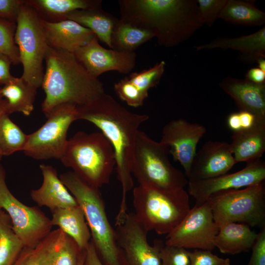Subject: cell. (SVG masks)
I'll list each match as a JSON object with an SVG mask.
<instances>
[{
    "label": "cell",
    "instance_id": "2e32d148",
    "mask_svg": "<svg viewBox=\"0 0 265 265\" xmlns=\"http://www.w3.org/2000/svg\"><path fill=\"white\" fill-rule=\"evenodd\" d=\"M74 54L87 72L97 79L109 71L121 74L131 72L135 66L136 58L135 52H123L104 48L100 44L96 35Z\"/></svg>",
    "mask_w": 265,
    "mask_h": 265
},
{
    "label": "cell",
    "instance_id": "4dcf8cb0",
    "mask_svg": "<svg viewBox=\"0 0 265 265\" xmlns=\"http://www.w3.org/2000/svg\"><path fill=\"white\" fill-rule=\"evenodd\" d=\"M83 251L72 238L60 230L56 240L47 253L44 265H78Z\"/></svg>",
    "mask_w": 265,
    "mask_h": 265
},
{
    "label": "cell",
    "instance_id": "60d3db41",
    "mask_svg": "<svg viewBox=\"0 0 265 265\" xmlns=\"http://www.w3.org/2000/svg\"><path fill=\"white\" fill-rule=\"evenodd\" d=\"M247 265H265V226L258 233Z\"/></svg>",
    "mask_w": 265,
    "mask_h": 265
},
{
    "label": "cell",
    "instance_id": "ba28073f",
    "mask_svg": "<svg viewBox=\"0 0 265 265\" xmlns=\"http://www.w3.org/2000/svg\"><path fill=\"white\" fill-rule=\"evenodd\" d=\"M206 202L218 227L229 222L252 227L265 226V181L213 194Z\"/></svg>",
    "mask_w": 265,
    "mask_h": 265
},
{
    "label": "cell",
    "instance_id": "5b68a950",
    "mask_svg": "<svg viewBox=\"0 0 265 265\" xmlns=\"http://www.w3.org/2000/svg\"><path fill=\"white\" fill-rule=\"evenodd\" d=\"M60 160L82 180L99 189L109 183L116 166L114 149L102 132H76L68 140Z\"/></svg>",
    "mask_w": 265,
    "mask_h": 265
},
{
    "label": "cell",
    "instance_id": "e575fe53",
    "mask_svg": "<svg viewBox=\"0 0 265 265\" xmlns=\"http://www.w3.org/2000/svg\"><path fill=\"white\" fill-rule=\"evenodd\" d=\"M16 28V23L0 19V53L8 56L15 65L21 63L14 40Z\"/></svg>",
    "mask_w": 265,
    "mask_h": 265
},
{
    "label": "cell",
    "instance_id": "3957f363",
    "mask_svg": "<svg viewBox=\"0 0 265 265\" xmlns=\"http://www.w3.org/2000/svg\"><path fill=\"white\" fill-rule=\"evenodd\" d=\"M44 60L41 109L45 116L59 105L86 106L105 93L103 83L87 72L74 53L48 46Z\"/></svg>",
    "mask_w": 265,
    "mask_h": 265
},
{
    "label": "cell",
    "instance_id": "e0dca14e",
    "mask_svg": "<svg viewBox=\"0 0 265 265\" xmlns=\"http://www.w3.org/2000/svg\"><path fill=\"white\" fill-rule=\"evenodd\" d=\"M236 163L229 143L223 141H207L196 153L188 181L210 179L225 174Z\"/></svg>",
    "mask_w": 265,
    "mask_h": 265
},
{
    "label": "cell",
    "instance_id": "ab89813d",
    "mask_svg": "<svg viewBox=\"0 0 265 265\" xmlns=\"http://www.w3.org/2000/svg\"><path fill=\"white\" fill-rule=\"evenodd\" d=\"M24 0H0V19L16 23Z\"/></svg>",
    "mask_w": 265,
    "mask_h": 265
},
{
    "label": "cell",
    "instance_id": "d6986e66",
    "mask_svg": "<svg viewBox=\"0 0 265 265\" xmlns=\"http://www.w3.org/2000/svg\"><path fill=\"white\" fill-rule=\"evenodd\" d=\"M39 168L43 176L42 184L39 188L30 192L32 200L38 206H45L52 211L79 205L60 180L55 168L45 164H41Z\"/></svg>",
    "mask_w": 265,
    "mask_h": 265
},
{
    "label": "cell",
    "instance_id": "52a82bcc",
    "mask_svg": "<svg viewBox=\"0 0 265 265\" xmlns=\"http://www.w3.org/2000/svg\"><path fill=\"white\" fill-rule=\"evenodd\" d=\"M168 147L138 131L133 147L131 171L139 185L167 189L184 188L188 179L171 163Z\"/></svg>",
    "mask_w": 265,
    "mask_h": 265
},
{
    "label": "cell",
    "instance_id": "bcb514c9",
    "mask_svg": "<svg viewBox=\"0 0 265 265\" xmlns=\"http://www.w3.org/2000/svg\"><path fill=\"white\" fill-rule=\"evenodd\" d=\"M227 123L228 128L231 129L233 132L241 129L238 112L230 114L227 117Z\"/></svg>",
    "mask_w": 265,
    "mask_h": 265
},
{
    "label": "cell",
    "instance_id": "30bf717a",
    "mask_svg": "<svg viewBox=\"0 0 265 265\" xmlns=\"http://www.w3.org/2000/svg\"><path fill=\"white\" fill-rule=\"evenodd\" d=\"M46 117V122L28 134L23 151L26 156L35 159L60 160L68 141L67 131L71 124L77 120V106L69 104L59 105Z\"/></svg>",
    "mask_w": 265,
    "mask_h": 265
},
{
    "label": "cell",
    "instance_id": "7dc6e473",
    "mask_svg": "<svg viewBox=\"0 0 265 265\" xmlns=\"http://www.w3.org/2000/svg\"><path fill=\"white\" fill-rule=\"evenodd\" d=\"M5 113L8 114L7 112V102L0 94V117ZM2 158V156L0 154V160Z\"/></svg>",
    "mask_w": 265,
    "mask_h": 265
},
{
    "label": "cell",
    "instance_id": "8d00e7d4",
    "mask_svg": "<svg viewBox=\"0 0 265 265\" xmlns=\"http://www.w3.org/2000/svg\"><path fill=\"white\" fill-rule=\"evenodd\" d=\"M228 0H197L201 20L212 26L225 6Z\"/></svg>",
    "mask_w": 265,
    "mask_h": 265
},
{
    "label": "cell",
    "instance_id": "d590c367",
    "mask_svg": "<svg viewBox=\"0 0 265 265\" xmlns=\"http://www.w3.org/2000/svg\"><path fill=\"white\" fill-rule=\"evenodd\" d=\"M114 90L118 97L131 106H141L146 99L128 77L115 82Z\"/></svg>",
    "mask_w": 265,
    "mask_h": 265
},
{
    "label": "cell",
    "instance_id": "1f68e13d",
    "mask_svg": "<svg viewBox=\"0 0 265 265\" xmlns=\"http://www.w3.org/2000/svg\"><path fill=\"white\" fill-rule=\"evenodd\" d=\"M27 136L11 120L9 114L5 113L0 117V154L2 157L23 151Z\"/></svg>",
    "mask_w": 265,
    "mask_h": 265
},
{
    "label": "cell",
    "instance_id": "83f0119b",
    "mask_svg": "<svg viewBox=\"0 0 265 265\" xmlns=\"http://www.w3.org/2000/svg\"><path fill=\"white\" fill-rule=\"evenodd\" d=\"M154 37V34L148 29L120 18L111 34L112 49L119 52H133Z\"/></svg>",
    "mask_w": 265,
    "mask_h": 265
},
{
    "label": "cell",
    "instance_id": "ffe728a7",
    "mask_svg": "<svg viewBox=\"0 0 265 265\" xmlns=\"http://www.w3.org/2000/svg\"><path fill=\"white\" fill-rule=\"evenodd\" d=\"M42 23L48 46L53 49L74 53L95 35L89 29L71 20L55 23L42 20Z\"/></svg>",
    "mask_w": 265,
    "mask_h": 265
},
{
    "label": "cell",
    "instance_id": "8992f818",
    "mask_svg": "<svg viewBox=\"0 0 265 265\" xmlns=\"http://www.w3.org/2000/svg\"><path fill=\"white\" fill-rule=\"evenodd\" d=\"M133 212L149 232L167 235L190 210L189 194L184 188L167 189L139 185L133 189Z\"/></svg>",
    "mask_w": 265,
    "mask_h": 265
},
{
    "label": "cell",
    "instance_id": "ac0fdd59",
    "mask_svg": "<svg viewBox=\"0 0 265 265\" xmlns=\"http://www.w3.org/2000/svg\"><path fill=\"white\" fill-rule=\"evenodd\" d=\"M219 86L234 100L239 111L265 118V83H256L246 79L226 77Z\"/></svg>",
    "mask_w": 265,
    "mask_h": 265
},
{
    "label": "cell",
    "instance_id": "44dd1931",
    "mask_svg": "<svg viewBox=\"0 0 265 265\" xmlns=\"http://www.w3.org/2000/svg\"><path fill=\"white\" fill-rule=\"evenodd\" d=\"M196 51L212 50H233L238 51L237 59L247 64H254L265 58V26L256 32L239 37L228 38L218 37L208 43L195 46Z\"/></svg>",
    "mask_w": 265,
    "mask_h": 265
},
{
    "label": "cell",
    "instance_id": "484cf974",
    "mask_svg": "<svg viewBox=\"0 0 265 265\" xmlns=\"http://www.w3.org/2000/svg\"><path fill=\"white\" fill-rule=\"evenodd\" d=\"M44 21L55 23L67 20L73 11L102 6L100 0H26Z\"/></svg>",
    "mask_w": 265,
    "mask_h": 265
},
{
    "label": "cell",
    "instance_id": "4316f807",
    "mask_svg": "<svg viewBox=\"0 0 265 265\" xmlns=\"http://www.w3.org/2000/svg\"><path fill=\"white\" fill-rule=\"evenodd\" d=\"M37 89L22 77H15L0 87V94L7 102V113L20 112L29 116L34 109Z\"/></svg>",
    "mask_w": 265,
    "mask_h": 265
},
{
    "label": "cell",
    "instance_id": "7c38bea8",
    "mask_svg": "<svg viewBox=\"0 0 265 265\" xmlns=\"http://www.w3.org/2000/svg\"><path fill=\"white\" fill-rule=\"evenodd\" d=\"M114 229L124 265H161L159 251L163 241L155 239L150 245L148 232L133 213L117 214Z\"/></svg>",
    "mask_w": 265,
    "mask_h": 265
},
{
    "label": "cell",
    "instance_id": "f1b7e54d",
    "mask_svg": "<svg viewBox=\"0 0 265 265\" xmlns=\"http://www.w3.org/2000/svg\"><path fill=\"white\" fill-rule=\"evenodd\" d=\"M255 0H228L219 18L227 23L248 26L265 24V13L255 4Z\"/></svg>",
    "mask_w": 265,
    "mask_h": 265
},
{
    "label": "cell",
    "instance_id": "836d02e7",
    "mask_svg": "<svg viewBox=\"0 0 265 265\" xmlns=\"http://www.w3.org/2000/svg\"><path fill=\"white\" fill-rule=\"evenodd\" d=\"M165 62L161 61L148 69L139 72H133L128 77L129 80L147 98L148 91L152 87L157 86L165 70Z\"/></svg>",
    "mask_w": 265,
    "mask_h": 265
},
{
    "label": "cell",
    "instance_id": "4fadbf2b",
    "mask_svg": "<svg viewBox=\"0 0 265 265\" xmlns=\"http://www.w3.org/2000/svg\"><path fill=\"white\" fill-rule=\"evenodd\" d=\"M219 230L207 202L196 203L180 223L166 235L164 244L187 249L213 250Z\"/></svg>",
    "mask_w": 265,
    "mask_h": 265
},
{
    "label": "cell",
    "instance_id": "f6af8a7d",
    "mask_svg": "<svg viewBox=\"0 0 265 265\" xmlns=\"http://www.w3.org/2000/svg\"><path fill=\"white\" fill-rule=\"evenodd\" d=\"M238 112L240 119L241 130L248 129L254 125L257 117L253 114L245 111H239Z\"/></svg>",
    "mask_w": 265,
    "mask_h": 265
},
{
    "label": "cell",
    "instance_id": "f35d334b",
    "mask_svg": "<svg viewBox=\"0 0 265 265\" xmlns=\"http://www.w3.org/2000/svg\"><path fill=\"white\" fill-rule=\"evenodd\" d=\"M190 265H230L229 258H222L213 254L212 251L195 249L188 251Z\"/></svg>",
    "mask_w": 265,
    "mask_h": 265
},
{
    "label": "cell",
    "instance_id": "7bdbcfd3",
    "mask_svg": "<svg viewBox=\"0 0 265 265\" xmlns=\"http://www.w3.org/2000/svg\"><path fill=\"white\" fill-rule=\"evenodd\" d=\"M83 265H105L100 260L91 240L85 250Z\"/></svg>",
    "mask_w": 265,
    "mask_h": 265
},
{
    "label": "cell",
    "instance_id": "5bb4252c",
    "mask_svg": "<svg viewBox=\"0 0 265 265\" xmlns=\"http://www.w3.org/2000/svg\"><path fill=\"white\" fill-rule=\"evenodd\" d=\"M265 180V162L259 159L246 164L240 170L216 177L188 181L187 193L196 203L206 201L212 195L226 190L240 189Z\"/></svg>",
    "mask_w": 265,
    "mask_h": 265
},
{
    "label": "cell",
    "instance_id": "9c48e42d",
    "mask_svg": "<svg viewBox=\"0 0 265 265\" xmlns=\"http://www.w3.org/2000/svg\"><path fill=\"white\" fill-rule=\"evenodd\" d=\"M14 40L23 67L21 77L37 89L44 75L43 61L48 46L42 20L24 0L16 22Z\"/></svg>",
    "mask_w": 265,
    "mask_h": 265
},
{
    "label": "cell",
    "instance_id": "b9f144b4",
    "mask_svg": "<svg viewBox=\"0 0 265 265\" xmlns=\"http://www.w3.org/2000/svg\"><path fill=\"white\" fill-rule=\"evenodd\" d=\"M12 62L6 55L0 53V85H4L14 79L10 73Z\"/></svg>",
    "mask_w": 265,
    "mask_h": 265
},
{
    "label": "cell",
    "instance_id": "277c9868",
    "mask_svg": "<svg viewBox=\"0 0 265 265\" xmlns=\"http://www.w3.org/2000/svg\"><path fill=\"white\" fill-rule=\"evenodd\" d=\"M59 177L82 209L91 240L101 261L105 265H124L99 189L88 185L73 171L63 173Z\"/></svg>",
    "mask_w": 265,
    "mask_h": 265
},
{
    "label": "cell",
    "instance_id": "7402d4cb",
    "mask_svg": "<svg viewBox=\"0 0 265 265\" xmlns=\"http://www.w3.org/2000/svg\"><path fill=\"white\" fill-rule=\"evenodd\" d=\"M229 144L237 163L260 159L265 152V118L256 117L250 128L233 132Z\"/></svg>",
    "mask_w": 265,
    "mask_h": 265
},
{
    "label": "cell",
    "instance_id": "7a4b0ae2",
    "mask_svg": "<svg viewBox=\"0 0 265 265\" xmlns=\"http://www.w3.org/2000/svg\"><path fill=\"white\" fill-rule=\"evenodd\" d=\"M120 18L151 31L158 44L171 48L204 25L197 0H120Z\"/></svg>",
    "mask_w": 265,
    "mask_h": 265
},
{
    "label": "cell",
    "instance_id": "6da1fadb",
    "mask_svg": "<svg viewBox=\"0 0 265 265\" xmlns=\"http://www.w3.org/2000/svg\"><path fill=\"white\" fill-rule=\"evenodd\" d=\"M77 109V120H84L95 125L114 149L117 178L122 189L118 212H126L127 194L133 186L131 165L135 140L139 127L149 116L129 111L106 93L92 103Z\"/></svg>",
    "mask_w": 265,
    "mask_h": 265
},
{
    "label": "cell",
    "instance_id": "681fc988",
    "mask_svg": "<svg viewBox=\"0 0 265 265\" xmlns=\"http://www.w3.org/2000/svg\"><path fill=\"white\" fill-rule=\"evenodd\" d=\"M86 250V249H85ZM85 250H84L80 258L78 265H83L85 258Z\"/></svg>",
    "mask_w": 265,
    "mask_h": 265
},
{
    "label": "cell",
    "instance_id": "8fae6325",
    "mask_svg": "<svg viewBox=\"0 0 265 265\" xmlns=\"http://www.w3.org/2000/svg\"><path fill=\"white\" fill-rule=\"evenodd\" d=\"M0 208L10 217L24 248L35 247L52 231L51 219L42 211L26 205L11 193L6 184L5 169L0 164Z\"/></svg>",
    "mask_w": 265,
    "mask_h": 265
},
{
    "label": "cell",
    "instance_id": "f546056e",
    "mask_svg": "<svg viewBox=\"0 0 265 265\" xmlns=\"http://www.w3.org/2000/svg\"><path fill=\"white\" fill-rule=\"evenodd\" d=\"M24 248L10 217L0 208V265H13Z\"/></svg>",
    "mask_w": 265,
    "mask_h": 265
},
{
    "label": "cell",
    "instance_id": "d6a6232c",
    "mask_svg": "<svg viewBox=\"0 0 265 265\" xmlns=\"http://www.w3.org/2000/svg\"><path fill=\"white\" fill-rule=\"evenodd\" d=\"M60 232L59 228L52 231L34 248H24L13 265H44L47 253Z\"/></svg>",
    "mask_w": 265,
    "mask_h": 265
},
{
    "label": "cell",
    "instance_id": "c3c4849f",
    "mask_svg": "<svg viewBox=\"0 0 265 265\" xmlns=\"http://www.w3.org/2000/svg\"><path fill=\"white\" fill-rule=\"evenodd\" d=\"M257 63L258 64V68H259L261 70L265 72V59H260Z\"/></svg>",
    "mask_w": 265,
    "mask_h": 265
},
{
    "label": "cell",
    "instance_id": "9a60e30c",
    "mask_svg": "<svg viewBox=\"0 0 265 265\" xmlns=\"http://www.w3.org/2000/svg\"><path fill=\"white\" fill-rule=\"evenodd\" d=\"M206 132L203 125L182 118L171 120L162 129L159 142L168 147L170 154L182 165L187 178L197 145Z\"/></svg>",
    "mask_w": 265,
    "mask_h": 265
},
{
    "label": "cell",
    "instance_id": "ee69618b",
    "mask_svg": "<svg viewBox=\"0 0 265 265\" xmlns=\"http://www.w3.org/2000/svg\"><path fill=\"white\" fill-rule=\"evenodd\" d=\"M245 79L256 83H265V72L258 67L251 68L246 73Z\"/></svg>",
    "mask_w": 265,
    "mask_h": 265
},
{
    "label": "cell",
    "instance_id": "d4e9b609",
    "mask_svg": "<svg viewBox=\"0 0 265 265\" xmlns=\"http://www.w3.org/2000/svg\"><path fill=\"white\" fill-rule=\"evenodd\" d=\"M66 19L74 21L89 29L99 40L112 49L111 36L118 19L105 11L102 6L73 11L66 15Z\"/></svg>",
    "mask_w": 265,
    "mask_h": 265
},
{
    "label": "cell",
    "instance_id": "603a6c76",
    "mask_svg": "<svg viewBox=\"0 0 265 265\" xmlns=\"http://www.w3.org/2000/svg\"><path fill=\"white\" fill-rule=\"evenodd\" d=\"M214 246L223 254L236 255L251 249L258 236L246 224L229 222L221 225Z\"/></svg>",
    "mask_w": 265,
    "mask_h": 265
},
{
    "label": "cell",
    "instance_id": "cb8c5ba5",
    "mask_svg": "<svg viewBox=\"0 0 265 265\" xmlns=\"http://www.w3.org/2000/svg\"><path fill=\"white\" fill-rule=\"evenodd\" d=\"M51 212L53 226H57L72 238L81 250H85L91 239V235L80 206L57 209Z\"/></svg>",
    "mask_w": 265,
    "mask_h": 265
},
{
    "label": "cell",
    "instance_id": "74e56055",
    "mask_svg": "<svg viewBox=\"0 0 265 265\" xmlns=\"http://www.w3.org/2000/svg\"><path fill=\"white\" fill-rule=\"evenodd\" d=\"M161 265H190L188 250L162 242L159 251Z\"/></svg>",
    "mask_w": 265,
    "mask_h": 265
}]
</instances>
